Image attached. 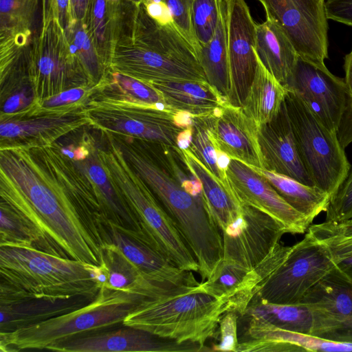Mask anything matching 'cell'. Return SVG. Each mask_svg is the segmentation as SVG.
<instances>
[{
	"label": "cell",
	"mask_w": 352,
	"mask_h": 352,
	"mask_svg": "<svg viewBox=\"0 0 352 352\" xmlns=\"http://www.w3.org/2000/svg\"><path fill=\"white\" fill-rule=\"evenodd\" d=\"M301 161L314 186L330 197L346 177L351 165L336 132L326 127L294 92L285 99Z\"/></svg>",
	"instance_id": "cell-8"
},
{
	"label": "cell",
	"mask_w": 352,
	"mask_h": 352,
	"mask_svg": "<svg viewBox=\"0 0 352 352\" xmlns=\"http://www.w3.org/2000/svg\"><path fill=\"white\" fill-rule=\"evenodd\" d=\"M243 316L261 319L274 327L318 337L320 328V313L313 304H274L253 298Z\"/></svg>",
	"instance_id": "cell-30"
},
{
	"label": "cell",
	"mask_w": 352,
	"mask_h": 352,
	"mask_svg": "<svg viewBox=\"0 0 352 352\" xmlns=\"http://www.w3.org/2000/svg\"><path fill=\"white\" fill-rule=\"evenodd\" d=\"M256 58L255 74L242 109L260 126L269 122L277 116L288 91L265 67L257 56Z\"/></svg>",
	"instance_id": "cell-32"
},
{
	"label": "cell",
	"mask_w": 352,
	"mask_h": 352,
	"mask_svg": "<svg viewBox=\"0 0 352 352\" xmlns=\"http://www.w3.org/2000/svg\"><path fill=\"white\" fill-rule=\"evenodd\" d=\"M334 267L327 249L307 232L292 246L285 260L254 297L268 303H300L308 291Z\"/></svg>",
	"instance_id": "cell-11"
},
{
	"label": "cell",
	"mask_w": 352,
	"mask_h": 352,
	"mask_svg": "<svg viewBox=\"0 0 352 352\" xmlns=\"http://www.w3.org/2000/svg\"><path fill=\"white\" fill-rule=\"evenodd\" d=\"M100 248L102 263L107 273L104 286L111 289L139 292L149 283L150 280L113 243H105Z\"/></svg>",
	"instance_id": "cell-39"
},
{
	"label": "cell",
	"mask_w": 352,
	"mask_h": 352,
	"mask_svg": "<svg viewBox=\"0 0 352 352\" xmlns=\"http://www.w3.org/2000/svg\"><path fill=\"white\" fill-rule=\"evenodd\" d=\"M266 18L285 32L298 55L325 67L328 58V23L325 0H257Z\"/></svg>",
	"instance_id": "cell-12"
},
{
	"label": "cell",
	"mask_w": 352,
	"mask_h": 352,
	"mask_svg": "<svg viewBox=\"0 0 352 352\" xmlns=\"http://www.w3.org/2000/svg\"><path fill=\"white\" fill-rule=\"evenodd\" d=\"M91 98L127 100L168 109L162 94L150 84L111 70L95 87Z\"/></svg>",
	"instance_id": "cell-36"
},
{
	"label": "cell",
	"mask_w": 352,
	"mask_h": 352,
	"mask_svg": "<svg viewBox=\"0 0 352 352\" xmlns=\"http://www.w3.org/2000/svg\"><path fill=\"white\" fill-rule=\"evenodd\" d=\"M264 169L314 186L300 157L285 101L277 116L258 126Z\"/></svg>",
	"instance_id": "cell-23"
},
{
	"label": "cell",
	"mask_w": 352,
	"mask_h": 352,
	"mask_svg": "<svg viewBox=\"0 0 352 352\" xmlns=\"http://www.w3.org/2000/svg\"><path fill=\"white\" fill-rule=\"evenodd\" d=\"M144 6L147 14L160 25H167L173 23L170 11L164 1L153 2Z\"/></svg>",
	"instance_id": "cell-48"
},
{
	"label": "cell",
	"mask_w": 352,
	"mask_h": 352,
	"mask_svg": "<svg viewBox=\"0 0 352 352\" xmlns=\"http://www.w3.org/2000/svg\"><path fill=\"white\" fill-rule=\"evenodd\" d=\"M341 146L345 149L352 143V97L347 98L346 106L337 131Z\"/></svg>",
	"instance_id": "cell-47"
},
{
	"label": "cell",
	"mask_w": 352,
	"mask_h": 352,
	"mask_svg": "<svg viewBox=\"0 0 352 352\" xmlns=\"http://www.w3.org/2000/svg\"><path fill=\"white\" fill-rule=\"evenodd\" d=\"M0 246L42 250L40 239L32 227L3 201L0 203Z\"/></svg>",
	"instance_id": "cell-40"
},
{
	"label": "cell",
	"mask_w": 352,
	"mask_h": 352,
	"mask_svg": "<svg viewBox=\"0 0 352 352\" xmlns=\"http://www.w3.org/2000/svg\"><path fill=\"white\" fill-rule=\"evenodd\" d=\"M254 52L265 67L288 91L298 55L285 32L274 20L266 18L256 24Z\"/></svg>",
	"instance_id": "cell-26"
},
{
	"label": "cell",
	"mask_w": 352,
	"mask_h": 352,
	"mask_svg": "<svg viewBox=\"0 0 352 352\" xmlns=\"http://www.w3.org/2000/svg\"><path fill=\"white\" fill-rule=\"evenodd\" d=\"M343 68L344 71V80L347 94L352 97V49L344 58Z\"/></svg>",
	"instance_id": "cell-51"
},
{
	"label": "cell",
	"mask_w": 352,
	"mask_h": 352,
	"mask_svg": "<svg viewBox=\"0 0 352 352\" xmlns=\"http://www.w3.org/2000/svg\"><path fill=\"white\" fill-rule=\"evenodd\" d=\"M85 110L89 126L115 135L186 148L192 116L127 100L91 98Z\"/></svg>",
	"instance_id": "cell-7"
},
{
	"label": "cell",
	"mask_w": 352,
	"mask_h": 352,
	"mask_svg": "<svg viewBox=\"0 0 352 352\" xmlns=\"http://www.w3.org/2000/svg\"><path fill=\"white\" fill-rule=\"evenodd\" d=\"M100 153L111 178L159 250L179 268L199 271L198 263L173 219L126 160L113 135L104 133Z\"/></svg>",
	"instance_id": "cell-6"
},
{
	"label": "cell",
	"mask_w": 352,
	"mask_h": 352,
	"mask_svg": "<svg viewBox=\"0 0 352 352\" xmlns=\"http://www.w3.org/2000/svg\"><path fill=\"white\" fill-rule=\"evenodd\" d=\"M226 1H227V0H226Z\"/></svg>",
	"instance_id": "cell-55"
},
{
	"label": "cell",
	"mask_w": 352,
	"mask_h": 352,
	"mask_svg": "<svg viewBox=\"0 0 352 352\" xmlns=\"http://www.w3.org/2000/svg\"><path fill=\"white\" fill-rule=\"evenodd\" d=\"M219 0H192V20L200 46L212 37L219 16Z\"/></svg>",
	"instance_id": "cell-41"
},
{
	"label": "cell",
	"mask_w": 352,
	"mask_h": 352,
	"mask_svg": "<svg viewBox=\"0 0 352 352\" xmlns=\"http://www.w3.org/2000/svg\"><path fill=\"white\" fill-rule=\"evenodd\" d=\"M1 52L28 47L41 32L43 0H0Z\"/></svg>",
	"instance_id": "cell-25"
},
{
	"label": "cell",
	"mask_w": 352,
	"mask_h": 352,
	"mask_svg": "<svg viewBox=\"0 0 352 352\" xmlns=\"http://www.w3.org/2000/svg\"><path fill=\"white\" fill-rule=\"evenodd\" d=\"M325 212L326 221H341L352 218V169L330 197Z\"/></svg>",
	"instance_id": "cell-44"
},
{
	"label": "cell",
	"mask_w": 352,
	"mask_h": 352,
	"mask_svg": "<svg viewBox=\"0 0 352 352\" xmlns=\"http://www.w3.org/2000/svg\"><path fill=\"white\" fill-rule=\"evenodd\" d=\"M110 70L148 84L157 81H206L198 61L172 55L129 37L116 43Z\"/></svg>",
	"instance_id": "cell-13"
},
{
	"label": "cell",
	"mask_w": 352,
	"mask_h": 352,
	"mask_svg": "<svg viewBox=\"0 0 352 352\" xmlns=\"http://www.w3.org/2000/svg\"><path fill=\"white\" fill-rule=\"evenodd\" d=\"M102 265L60 257L34 248L0 246V302L38 298H94Z\"/></svg>",
	"instance_id": "cell-3"
},
{
	"label": "cell",
	"mask_w": 352,
	"mask_h": 352,
	"mask_svg": "<svg viewBox=\"0 0 352 352\" xmlns=\"http://www.w3.org/2000/svg\"><path fill=\"white\" fill-rule=\"evenodd\" d=\"M87 126L70 133L55 144L97 188L109 221L120 230L155 243L111 178L100 153L99 140Z\"/></svg>",
	"instance_id": "cell-10"
},
{
	"label": "cell",
	"mask_w": 352,
	"mask_h": 352,
	"mask_svg": "<svg viewBox=\"0 0 352 352\" xmlns=\"http://www.w3.org/2000/svg\"><path fill=\"white\" fill-rule=\"evenodd\" d=\"M328 19L352 27V0H325Z\"/></svg>",
	"instance_id": "cell-46"
},
{
	"label": "cell",
	"mask_w": 352,
	"mask_h": 352,
	"mask_svg": "<svg viewBox=\"0 0 352 352\" xmlns=\"http://www.w3.org/2000/svg\"><path fill=\"white\" fill-rule=\"evenodd\" d=\"M307 232L327 249L335 267L352 282V218L311 225Z\"/></svg>",
	"instance_id": "cell-35"
},
{
	"label": "cell",
	"mask_w": 352,
	"mask_h": 352,
	"mask_svg": "<svg viewBox=\"0 0 352 352\" xmlns=\"http://www.w3.org/2000/svg\"><path fill=\"white\" fill-rule=\"evenodd\" d=\"M56 16L64 31L72 21L69 0H54Z\"/></svg>",
	"instance_id": "cell-49"
},
{
	"label": "cell",
	"mask_w": 352,
	"mask_h": 352,
	"mask_svg": "<svg viewBox=\"0 0 352 352\" xmlns=\"http://www.w3.org/2000/svg\"><path fill=\"white\" fill-rule=\"evenodd\" d=\"M0 196L32 227L43 252L101 265V248L68 192L29 148H0Z\"/></svg>",
	"instance_id": "cell-1"
},
{
	"label": "cell",
	"mask_w": 352,
	"mask_h": 352,
	"mask_svg": "<svg viewBox=\"0 0 352 352\" xmlns=\"http://www.w3.org/2000/svg\"><path fill=\"white\" fill-rule=\"evenodd\" d=\"M94 298H29L0 302V332L13 331L80 308Z\"/></svg>",
	"instance_id": "cell-27"
},
{
	"label": "cell",
	"mask_w": 352,
	"mask_h": 352,
	"mask_svg": "<svg viewBox=\"0 0 352 352\" xmlns=\"http://www.w3.org/2000/svg\"><path fill=\"white\" fill-rule=\"evenodd\" d=\"M132 1H133L134 3H135L136 4H140L142 2V0H131Z\"/></svg>",
	"instance_id": "cell-54"
},
{
	"label": "cell",
	"mask_w": 352,
	"mask_h": 352,
	"mask_svg": "<svg viewBox=\"0 0 352 352\" xmlns=\"http://www.w3.org/2000/svg\"><path fill=\"white\" fill-rule=\"evenodd\" d=\"M186 148L217 179L232 190L226 173L230 158L215 147L209 133L206 116L192 117L191 133Z\"/></svg>",
	"instance_id": "cell-38"
},
{
	"label": "cell",
	"mask_w": 352,
	"mask_h": 352,
	"mask_svg": "<svg viewBox=\"0 0 352 352\" xmlns=\"http://www.w3.org/2000/svg\"><path fill=\"white\" fill-rule=\"evenodd\" d=\"M26 52L28 74L38 103L71 88L90 86L57 18L43 23Z\"/></svg>",
	"instance_id": "cell-9"
},
{
	"label": "cell",
	"mask_w": 352,
	"mask_h": 352,
	"mask_svg": "<svg viewBox=\"0 0 352 352\" xmlns=\"http://www.w3.org/2000/svg\"><path fill=\"white\" fill-rule=\"evenodd\" d=\"M219 16L211 39L201 46L197 59L206 81L228 102L230 69L227 41L228 2L219 0Z\"/></svg>",
	"instance_id": "cell-31"
},
{
	"label": "cell",
	"mask_w": 352,
	"mask_h": 352,
	"mask_svg": "<svg viewBox=\"0 0 352 352\" xmlns=\"http://www.w3.org/2000/svg\"><path fill=\"white\" fill-rule=\"evenodd\" d=\"M177 151L188 169L200 182L207 208L222 232L240 217L241 205L232 191L217 179L187 148Z\"/></svg>",
	"instance_id": "cell-29"
},
{
	"label": "cell",
	"mask_w": 352,
	"mask_h": 352,
	"mask_svg": "<svg viewBox=\"0 0 352 352\" xmlns=\"http://www.w3.org/2000/svg\"><path fill=\"white\" fill-rule=\"evenodd\" d=\"M226 173L233 194L241 205L251 206L269 214L285 228L287 233L303 234L311 225L250 166L230 159Z\"/></svg>",
	"instance_id": "cell-19"
},
{
	"label": "cell",
	"mask_w": 352,
	"mask_h": 352,
	"mask_svg": "<svg viewBox=\"0 0 352 352\" xmlns=\"http://www.w3.org/2000/svg\"><path fill=\"white\" fill-rule=\"evenodd\" d=\"M288 91L296 94L326 127L337 133L348 98L344 78L298 56Z\"/></svg>",
	"instance_id": "cell-18"
},
{
	"label": "cell",
	"mask_w": 352,
	"mask_h": 352,
	"mask_svg": "<svg viewBox=\"0 0 352 352\" xmlns=\"http://www.w3.org/2000/svg\"><path fill=\"white\" fill-rule=\"evenodd\" d=\"M291 248L279 243L271 254L253 269L222 260L214 274L200 283L198 287L222 301L226 312L234 311L243 316L261 286L285 260Z\"/></svg>",
	"instance_id": "cell-15"
},
{
	"label": "cell",
	"mask_w": 352,
	"mask_h": 352,
	"mask_svg": "<svg viewBox=\"0 0 352 352\" xmlns=\"http://www.w3.org/2000/svg\"><path fill=\"white\" fill-rule=\"evenodd\" d=\"M113 135V134H112ZM126 160L148 185L194 253L221 238L206 204L201 186L179 153L165 144L113 135Z\"/></svg>",
	"instance_id": "cell-2"
},
{
	"label": "cell",
	"mask_w": 352,
	"mask_h": 352,
	"mask_svg": "<svg viewBox=\"0 0 352 352\" xmlns=\"http://www.w3.org/2000/svg\"><path fill=\"white\" fill-rule=\"evenodd\" d=\"M164 1L170 11L174 25L192 47L197 57L201 46L192 24V0H164Z\"/></svg>",
	"instance_id": "cell-43"
},
{
	"label": "cell",
	"mask_w": 352,
	"mask_h": 352,
	"mask_svg": "<svg viewBox=\"0 0 352 352\" xmlns=\"http://www.w3.org/2000/svg\"><path fill=\"white\" fill-rule=\"evenodd\" d=\"M250 167L264 177L284 200L311 223L322 212L326 211L330 196L316 186L264 168Z\"/></svg>",
	"instance_id": "cell-33"
},
{
	"label": "cell",
	"mask_w": 352,
	"mask_h": 352,
	"mask_svg": "<svg viewBox=\"0 0 352 352\" xmlns=\"http://www.w3.org/2000/svg\"><path fill=\"white\" fill-rule=\"evenodd\" d=\"M227 2L230 69L228 102L242 107L257 66L254 52L256 23L245 0H227Z\"/></svg>",
	"instance_id": "cell-17"
},
{
	"label": "cell",
	"mask_w": 352,
	"mask_h": 352,
	"mask_svg": "<svg viewBox=\"0 0 352 352\" xmlns=\"http://www.w3.org/2000/svg\"><path fill=\"white\" fill-rule=\"evenodd\" d=\"M72 19L85 21L89 0H69Z\"/></svg>",
	"instance_id": "cell-50"
},
{
	"label": "cell",
	"mask_w": 352,
	"mask_h": 352,
	"mask_svg": "<svg viewBox=\"0 0 352 352\" xmlns=\"http://www.w3.org/2000/svg\"><path fill=\"white\" fill-rule=\"evenodd\" d=\"M94 92L95 87L71 88L42 100L30 113L85 108Z\"/></svg>",
	"instance_id": "cell-42"
},
{
	"label": "cell",
	"mask_w": 352,
	"mask_h": 352,
	"mask_svg": "<svg viewBox=\"0 0 352 352\" xmlns=\"http://www.w3.org/2000/svg\"><path fill=\"white\" fill-rule=\"evenodd\" d=\"M89 126L85 108L0 115V148L49 146L70 133Z\"/></svg>",
	"instance_id": "cell-16"
},
{
	"label": "cell",
	"mask_w": 352,
	"mask_h": 352,
	"mask_svg": "<svg viewBox=\"0 0 352 352\" xmlns=\"http://www.w3.org/2000/svg\"><path fill=\"white\" fill-rule=\"evenodd\" d=\"M109 243L151 280L171 285H197L192 272L181 270L151 243L116 228L106 225Z\"/></svg>",
	"instance_id": "cell-24"
},
{
	"label": "cell",
	"mask_w": 352,
	"mask_h": 352,
	"mask_svg": "<svg viewBox=\"0 0 352 352\" xmlns=\"http://www.w3.org/2000/svg\"><path fill=\"white\" fill-rule=\"evenodd\" d=\"M144 296L140 292L102 285L95 298L80 308L13 331L0 332V351L47 349L79 335L122 324Z\"/></svg>",
	"instance_id": "cell-5"
},
{
	"label": "cell",
	"mask_w": 352,
	"mask_h": 352,
	"mask_svg": "<svg viewBox=\"0 0 352 352\" xmlns=\"http://www.w3.org/2000/svg\"><path fill=\"white\" fill-rule=\"evenodd\" d=\"M149 84L162 94L168 109L192 116L212 115L228 102L207 81H157Z\"/></svg>",
	"instance_id": "cell-28"
},
{
	"label": "cell",
	"mask_w": 352,
	"mask_h": 352,
	"mask_svg": "<svg viewBox=\"0 0 352 352\" xmlns=\"http://www.w3.org/2000/svg\"><path fill=\"white\" fill-rule=\"evenodd\" d=\"M198 285H172L144 296L122 324L204 348L226 309Z\"/></svg>",
	"instance_id": "cell-4"
},
{
	"label": "cell",
	"mask_w": 352,
	"mask_h": 352,
	"mask_svg": "<svg viewBox=\"0 0 352 352\" xmlns=\"http://www.w3.org/2000/svg\"><path fill=\"white\" fill-rule=\"evenodd\" d=\"M43 23L48 22L54 18H57L54 0H43Z\"/></svg>",
	"instance_id": "cell-52"
},
{
	"label": "cell",
	"mask_w": 352,
	"mask_h": 352,
	"mask_svg": "<svg viewBox=\"0 0 352 352\" xmlns=\"http://www.w3.org/2000/svg\"><path fill=\"white\" fill-rule=\"evenodd\" d=\"M301 302L313 304L320 309V338L352 344V282L337 267L311 288Z\"/></svg>",
	"instance_id": "cell-21"
},
{
	"label": "cell",
	"mask_w": 352,
	"mask_h": 352,
	"mask_svg": "<svg viewBox=\"0 0 352 352\" xmlns=\"http://www.w3.org/2000/svg\"><path fill=\"white\" fill-rule=\"evenodd\" d=\"M118 329L79 335L50 346L60 352H186L200 351L194 342L180 343L147 331L123 325Z\"/></svg>",
	"instance_id": "cell-20"
},
{
	"label": "cell",
	"mask_w": 352,
	"mask_h": 352,
	"mask_svg": "<svg viewBox=\"0 0 352 352\" xmlns=\"http://www.w3.org/2000/svg\"><path fill=\"white\" fill-rule=\"evenodd\" d=\"M72 54L91 87L97 86L109 71L98 55L83 21L72 19L65 30Z\"/></svg>",
	"instance_id": "cell-37"
},
{
	"label": "cell",
	"mask_w": 352,
	"mask_h": 352,
	"mask_svg": "<svg viewBox=\"0 0 352 352\" xmlns=\"http://www.w3.org/2000/svg\"><path fill=\"white\" fill-rule=\"evenodd\" d=\"M209 133L215 147L230 159L250 166L264 168L258 143V126L242 107L226 103L206 116Z\"/></svg>",
	"instance_id": "cell-22"
},
{
	"label": "cell",
	"mask_w": 352,
	"mask_h": 352,
	"mask_svg": "<svg viewBox=\"0 0 352 352\" xmlns=\"http://www.w3.org/2000/svg\"><path fill=\"white\" fill-rule=\"evenodd\" d=\"M162 1H164V0H142V2L144 5L145 4H148V3H160V2H162Z\"/></svg>",
	"instance_id": "cell-53"
},
{
	"label": "cell",
	"mask_w": 352,
	"mask_h": 352,
	"mask_svg": "<svg viewBox=\"0 0 352 352\" xmlns=\"http://www.w3.org/2000/svg\"><path fill=\"white\" fill-rule=\"evenodd\" d=\"M247 339L278 342L294 351H352V344L329 341L316 336L281 329L258 318L250 317Z\"/></svg>",
	"instance_id": "cell-34"
},
{
	"label": "cell",
	"mask_w": 352,
	"mask_h": 352,
	"mask_svg": "<svg viewBox=\"0 0 352 352\" xmlns=\"http://www.w3.org/2000/svg\"><path fill=\"white\" fill-rule=\"evenodd\" d=\"M221 233L222 260L253 269L271 254L287 231L269 214L241 205L240 217Z\"/></svg>",
	"instance_id": "cell-14"
},
{
	"label": "cell",
	"mask_w": 352,
	"mask_h": 352,
	"mask_svg": "<svg viewBox=\"0 0 352 352\" xmlns=\"http://www.w3.org/2000/svg\"><path fill=\"white\" fill-rule=\"evenodd\" d=\"M238 314L234 311L225 312L221 317L219 324V342L214 344L211 351L236 352L239 345L237 338Z\"/></svg>",
	"instance_id": "cell-45"
}]
</instances>
